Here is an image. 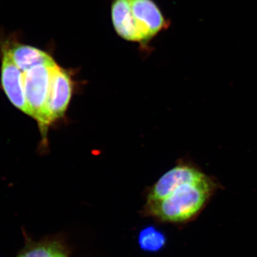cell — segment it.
I'll return each mask as SVG.
<instances>
[{
  "instance_id": "9",
  "label": "cell",
  "mask_w": 257,
  "mask_h": 257,
  "mask_svg": "<svg viewBox=\"0 0 257 257\" xmlns=\"http://www.w3.org/2000/svg\"><path fill=\"white\" fill-rule=\"evenodd\" d=\"M139 242L145 251H155L165 245V237L154 228H147L140 233Z\"/></svg>"
},
{
  "instance_id": "10",
  "label": "cell",
  "mask_w": 257,
  "mask_h": 257,
  "mask_svg": "<svg viewBox=\"0 0 257 257\" xmlns=\"http://www.w3.org/2000/svg\"><path fill=\"white\" fill-rule=\"evenodd\" d=\"M18 257H67L63 250L57 243L40 245L28 250Z\"/></svg>"
},
{
  "instance_id": "4",
  "label": "cell",
  "mask_w": 257,
  "mask_h": 257,
  "mask_svg": "<svg viewBox=\"0 0 257 257\" xmlns=\"http://www.w3.org/2000/svg\"><path fill=\"white\" fill-rule=\"evenodd\" d=\"M204 175L205 174L195 166L184 162L179 163L165 172L152 186L147 202L165 199L183 184L195 182Z\"/></svg>"
},
{
  "instance_id": "1",
  "label": "cell",
  "mask_w": 257,
  "mask_h": 257,
  "mask_svg": "<svg viewBox=\"0 0 257 257\" xmlns=\"http://www.w3.org/2000/svg\"><path fill=\"white\" fill-rule=\"evenodd\" d=\"M216 189V182L205 175L199 180L183 184L165 199L147 202V211L163 221H187L205 207Z\"/></svg>"
},
{
  "instance_id": "3",
  "label": "cell",
  "mask_w": 257,
  "mask_h": 257,
  "mask_svg": "<svg viewBox=\"0 0 257 257\" xmlns=\"http://www.w3.org/2000/svg\"><path fill=\"white\" fill-rule=\"evenodd\" d=\"M74 92V82L70 74L57 64L52 68L47 114L50 124L65 114Z\"/></svg>"
},
{
  "instance_id": "2",
  "label": "cell",
  "mask_w": 257,
  "mask_h": 257,
  "mask_svg": "<svg viewBox=\"0 0 257 257\" xmlns=\"http://www.w3.org/2000/svg\"><path fill=\"white\" fill-rule=\"evenodd\" d=\"M55 65L37 66L28 72H24V85L27 102L31 111L32 116L37 120L44 137L46 136L47 130L50 126L47 114V101L52 68Z\"/></svg>"
},
{
  "instance_id": "5",
  "label": "cell",
  "mask_w": 257,
  "mask_h": 257,
  "mask_svg": "<svg viewBox=\"0 0 257 257\" xmlns=\"http://www.w3.org/2000/svg\"><path fill=\"white\" fill-rule=\"evenodd\" d=\"M2 84L10 101L19 109L32 116L25 96L24 72L15 64L8 50L3 52Z\"/></svg>"
},
{
  "instance_id": "6",
  "label": "cell",
  "mask_w": 257,
  "mask_h": 257,
  "mask_svg": "<svg viewBox=\"0 0 257 257\" xmlns=\"http://www.w3.org/2000/svg\"><path fill=\"white\" fill-rule=\"evenodd\" d=\"M111 18L115 30L128 41L148 42L132 12L128 0H114L111 7Z\"/></svg>"
},
{
  "instance_id": "7",
  "label": "cell",
  "mask_w": 257,
  "mask_h": 257,
  "mask_svg": "<svg viewBox=\"0 0 257 257\" xmlns=\"http://www.w3.org/2000/svg\"><path fill=\"white\" fill-rule=\"evenodd\" d=\"M139 26L149 40L166 28V21L152 0H128Z\"/></svg>"
},
{
  "instance_id": "8",
  "label": "cell",
  "mask_w": 257,
  "mask_h": 257,
  "mask_svg": "<svg viewBox=\"0 0 257 257\" xmlns=\"http://www.w3.org/2000/svg\"><path fill=\"white\" fill-rule=\"evenodd\" d=\"M8 51L15 64L23 72H28L37 66H54L56 64L48 54L35 47L16 45Z\"/></svg>"
}]
</instances>
